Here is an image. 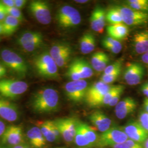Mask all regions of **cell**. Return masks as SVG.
I'll return each instance as SVG.
<instances>
[{
  "label": "cell",
  "instance_id": "cell-1",
  "mask_svg": "<svg viewBox=\"0 0 148 148\" xmlns=\"http://www.w3.org/2000/svg\"><path fill=\"white\" fill-rule=\"evenodd\" d=\"M30 107L37 114H48L55 112L59 108V95L53 88L44 87L37 90L30 99Z\"/></svg>",
  "mask_w": 148,
  "mask_h": 148
},
{
  "label": "cell",
  "instance_id": "cell-2",
  "mask_svg": "<svg viewBox=\"0 0 148 148\" xmlns=\"http://www.w3.org/2000/svg\"><path fill=\"white\" fill-rule=\"evenodd\" d=\"M33 64L40 76L48 79L58 78V67L49 52H44L35 57Z\"/></svg>",
  "mask_w": 148,
  "mask_h": 148
},
{
  "label": "cell",
  "instance_id": "cell-3",
  "mask_svg": "<svg viewBox=\"0 0 148 148\" xmlns=\"http://www.w3.org/2000/svg\"><path fill=\"white\" fill-rule=\"evenodd\" d=\"M1 60L7 68L20 77L27 76L28 66L24 59L9 48H4L1 52Z\"/></svg>",
  "mask_w": 148,
  "mask_h": 148
},
{
  "label": "cell",
  "instance_id": "cell-4",
  "mask_svg": "<svg viewBox=\"0 0 148 148\" xmlns=\"http://www.w3.org/2000/svg\"><path fill=\"white\" fill-rule=\"evenodd\" d=\"M28 87L27 82L21 79H1L0 95L7 99L13 100L26 92Z\"/></svg>",
  "mask_w": 148,
  "mask_h": 148
},
{
  "label": "cell",
  "instance_id": "cell-5",
  "mask_svg": "<svg viewBox=\"0 0 148 148\" xmlns=\"http://www.w3.org/2000/svg\"><path fill=\"white\" fill-rule=\"evenodd\" d=\"M128 139L123 128L112 126L99 136L96 148L112 147L116 144L125 142Z\"/></svg>",
  "mask_w": 148,
  "mask_h": 148
},
{
  "label": "cell",
  "instance_id": "cell-6",
  "mask_svg": "<svg viewBox=\"0 0 148 148\" xmlns=\"http://www.w3.org/2000/svg\"><path fill=\"white\" fill-rule=\"evenodd\" d=\"M111 86L99 81L88 86L85 99L87 104L92 108L101 106V102Z\"/></svg>",
  "mask_w": 148,
  "mask_h": 148
},
{
  "label": "cell",
  "instance_id": "cell-7",
  "mask_svg": "<svg viewBox=\"0 0 148 148\" xmlns=\"http://www.w3.org/2000/svg\"><path fill=\"white\" fill-rule=\"evenodd\" d=\"M16 42L25 52L32 53L42 46L43 37L40 32L27 31L19 36Z\"/></svg>",
  "mask_w": 148,
  "mask_h": 148
},
{
  "label": "cell",
  "instance_id": "cell-8",
  "mask_svg": "<svg viewBox=\"0 0 148 148\" xmlns=\"http://www.w3.org/2000/svg\"><path fill=\"white\" fill-rule=\"evenodd\" d=\"M121 14L123 23L127 26H142L148 23V13L136 11L126 6H115Z\"/></svg>",
  "mask_w": 148,
  "mask_h": 148
},
{
  "label": "cell",
  "instance_id": "cell-9",
  "mask_svg": "<svg viewBox=\"0 0 148 148\" xmlns=\"http://www.w3.org/2000/svg\"><path fill=\"white\" fill-rule=\"evenodd\" d=\"M28 8L32 16L39 23L48 25L52 21L50 6L45 1L33 0L29 2Z\"/></svg>",
  "mask_w": 148,
  "mask_h": 148
},
{
  "label": "cell",
  "instance_id": "cell-10",
  "mask_svg": "<svg viewBox=\"0 0 148 148\" xmlns=\"http://www.w3.org/2000/svg\"><path fill=\"white\" fill-rule=\"evenodd\" d=\"M88 88L85 79H80L66 83L64 86V92L69 101L77 103L85 100Z\"/></svg>",
  "mask_w": 148,
  "mask_h": 148
},
{
  "label": "cell",
  "instance_id": "cell-11",
  "mask_svg": "<svg viewBox=\"0 0 148 148\" xmlns=\"http://www.w3.org/2000/svg\"><path fill=\"white\" fill-rule=\"evenodd\" d=\"M77 120L74 118H61L58 119L54 122L58 128L61 137L64 140L68 143L74 141L76 133Z\"/></svg>",
  "mask_w": 148,
  "mask_h": 148
},
{
  "label": "cell",
  "instance_id": "cell-12",
  "mask_svg": "<svg viewBox=\"0 0 148 148\" xmlns=\"http://www.w3.org/2000/svg\"><path fill=\"white\" fill-rule=\"evenodd\" d=\"M145 75V69L141 64H128L123 73V78L127 85L136 86L140 83Z\"/></svg>",
  "mask_w": 148,
  "mask_h": 148
},
{
  "label": "cell",
  "instance_id": "cell-13",
  "mask_svg": "<svg viewBox=\"0 0 148 148\" xmlns=\"http://www.w3.org/2000/svg\"><path fill=\"white\" fill-rule=\"evenodd\" d=\"M128 139L143 144L148 138V132L140 125L138 121L131 120L122 127Z\"/></svg>",
  "mask_w": 148,
  "mask_h": 148
},
{
  "label": "cell",
  "instance_id": "cell-14",
  "mask_svg": "<svg viewBox=\"0 0 148 148\" xmlns=\"http://www.w3.org/2000/svg\"><path fill=\"white\" fill-rule=\"evenodd\" d=\"M19 115L18 106L0 95V117L7 121L13 122L19 119Z\"/></svg>",
  "mask_w": 148,
  "mask_h": 148
},
{
  "label": "cell",
  "instance_id": "cell-15",
  "mask_svg": "<svg viewBox=\"0 0 148 148\" xmlns=\"http://www.w3.org/2000/svg\"><path fill=\"white\" fill-rule=\"evenodd\" d=\"M1 142L3 144L15 147L21 144L23 140V129L21 126L11 125L6 127L2 134Z\"/></svg>",
  "mask_w": 148,
  "mask_h": 148
},
{
  "label": "cell",
  "instance_id": "cell-16",
  "mask_svg": "<svg viewBox=\"0 0 148 148\" xmlns=\"http://www.w3.org/2000/svg\"><path fill=\"white\" fill-rule=\"evenodd\" d=\"M137 107V101L132 97H126L119 101L115 106V113L119 119H124L132 114Z\"/></svg>",
  "mask_w": 148,
  "mask_h": 148
},
{
  "label": "cell",
  "instance_id": "cell-17",
  "mask_svg": "<svg viewBox=\"0 0 148 148\" xmlns=\"http://www.w3.org/2000/svg\"><path fill=\"white\" fill-rule=\"evenodd\" d=\"M106 14L105 10L101 6H96L90 16V25L92 29L97 32L101 34L106 27Z\"/></svg>",
  "mask_w": 148,
  "mask_h": 148
},
{
  "label": "cell",
  "instance_id": "cell-18",
  "mask_svg": "<svg viewBox=\"0 0 148 148\" xmlns=\"http://www.w3.org/2000/svg\"><path fill=\"white\" fill-rule=\"evenodd\" d=\"M88 119L93 126L101 133L106 132L111 127V119L101 111L93 112L89 116Z\"/></svg>",
  "mask_w": 148,
  "mask_h": 148
},
{
  "label": "cell",
  "instance_id": "cell-19",
  "mask_svg": "<svg viewBox=\"0 0 148 148\" xmlns=\"http://www.w3.org/2000/svg\"><path fill=\"white\" fill-rule=\"evenodd\" d=\"M133 47L138 54L143 55L148 51V30L136 32L133 38Z\"/></svg>",
  "mask_w": 148,
  "mask_h": 148
},
{
  "label": "cell",
  "instance_id": "cell-20",
  "mask_svg": "<svg viewBox=\"0 0 148 148\" xmlns=\"http://www.w3.org/2000/svg\"><path fill=\"white\" fill-rule=\"evenodd\" d=\"M27 137L31 147L34 148H43L46 145V139L40 128L33 127L27 132Z\"/></svg>",
  "mask_w": 148,
  "mask_h": 148
},
{
  "label": "cell",
  "instance_id": "cell-21",
  "mask_svg": "<svg viewBox=\"0 0 148 148\" xmlns=\"http://www.w3.org/2000/svg\"><path fill=\"white\" fill-rule=\"evenodd\" d=\"M106 31L109 36L120 41L127 37L130 32V29L126 24L121 23L108 26L106 28Z\"/></svg>",
  "mask_w": 148,
  "mask_h": 148
},
{
  "label": "cell",
  "instance_id": "cell-22",
  "mask_svg": "<svg viewBox=\"0 0 148 148\" xmlns=\"http://www.w3.org/2000/svg\"><path fill=\"white\" fill-rule=\"evenodd\" d=\"M95 47V36L91 32L84 34L79 40V48L81 53L87 54L92 52Z\"/></svg>",
  "mask_w": 148,
  "mask_h": 148
},
{
  "label": "cell",
  "instance_id": "cell-23",
  "mask_svg": "<svg viewBox=\"0 0 148 148\" xmlns=\"http://www.w3.org/2000/svg\"><path fill=\"white\" fill-rule=\"evenodd\" d=\"M82 79L91 77L93 75V70L91 65L82 58L75 59L74 60Z\"/></svg>",
  "mask_w": 148,
  "mask_h": 148
},
{
  "label": "cell",
  "instance_id": "cell-24",
  "mask_svg": "<svg viewBox=\"0 0 148 148\" xmlns=\"http://www.w3.org/2000/svg\"><path fill=\"white\" fill-rule=\"evenodd\" d=\"M77 125L85 134L86 137L88 140L93 147H96L99 136L95 132V131L87 124L82 122L77 121Z\"/></svg>",
  "mask_w": 148,
  "mask_h": 148
},
{
  "label": "cell",
  "instance_id": "cell-25",
  "mask_svg": "<svg viewBox=\"0 0 148 148\" xmlns=\"http://www.w3.org/2000/svg\"><path fill=\"white\" fill-rule=\"evenodd\" d=\"M21 21L11 16H7L2 22L3 27V34L6 36H10L13 34L20 25Z\"/></svg>",
  "mask_w": 148,
  "mask_h": 148
},
{
  "label": "cell",
  "instance_id": "cell-26",
  "mask_svg": "<svg viewBox=\"0 0 148 148\" xmlns=\"http://www.w3.org/2000/svg\"><path fill=\"white\" fill-rule=\"evenodd\" d=\"M72 51L69 44L65 42H58L54 44L49 50V54L55 60L64 53Z\"/></svg>",
  "mask_w": 148,
  "mask_h": 148
},
{
  "label": "cell",
  "instance_id": "cell-27",
  "mask_svg": "<svg viewBox=\"0 0 148 148\" xmlns=\"http://www.w3.org/2000/svg\"><path fill=\"white\" fill-rule=\"evenodd\" d=\"M53 120H47L40 124V129L46 140L49 142L57 141L52 130Z\"/></svg>",
  "mask_w": 148,
  "mask_h": 148
},
{
  "label": "cell",
  "instance_id": "cell-28",
  "mask_svg": "<svg viewBox=\"0 0 148 148\" xmlns=\"http://www.w3.org/2000/svg\"><path fill=\"white\" fill-rule=\"evenodd\" d=\"M76 11V8L71 5H65L61 7L56 14V20L58 25L67 19Z\"/></svg>",
  "mask_w": 148,
  "mask_h": 148
},
{
  "label": "cell",
  "instance_id": "cell-29",
  "mask_svg": "<svg viewBox=\"0 0 148 148\" xmlns=\"http://www.w3.org/2000/svg\"><path fill=\"white\" fill-rule=\"evenodd\" d=\"M106 19L110 25L123 23L121 14L115 6L106 12Z\"/></svg>",
  "mask_w": 148,
  "mask_h": 148
},
{
  "label": "cell",
  "instance_id": "cell-30",
  "mask_svg": "<svg viewBox=\"0 0 148 148\" xmlns=\"http://www.w3.org/2000/svg\"><path fill=\"white\" fill-rule=\"evenodd\" d=\"M74 142L75 144L80 148H93L77 125L76 127V133L74 139Z\"/></svg>",
  "mask_w": 148,
  "mask_h": 148
},
{
  "label": "cell",
  "instance_id": "cell-31",
  "mask_svg": "<svg viewBox=\"0 0 148 148\" xmlns=\"http://www.w3.org/2000/svg\"><path fill=\"white\" fill-rule=\"evenodd\" d=\"M81 21V16L79 11H76L74 14L59 25L61 27L67 29L79 25Z\"/></svg>",
  "mask_w": 148,
  "mask_h": 148
},
{
  "label": "cell",
  "instance_id": "cell-32",
  "mask_svg": "<svg viewBox=\"0 0 148 148\" xmlns=\"http://www.w3.org/2000/svg\"><path fill=\"white\" fill-rule=\"evenodd\" d=\"M126 4L133 10L148 13V0H129Z\"/></svg>",
  "mask_w": 148,
  "mask_h": 148
},
{
  "label": "cell",
  "instance_id": "cell-33",
  "mask_svg": "<svg viewBox=\"0 0 148 148\" xmlns=\"http://www.w3.org/2000/svg\"><path fill=\"white\" fill-rule=\"evenodd\" d=\"M66 76L69 79H70L71 81H75L82 79L74 61L70 64L69 68L66 72Z\"/></svg>",
  "mask_w": 148,
  "mask_h": 148
},
{
  "label": "cell",
  "instance_id": "cell-34",
  "mask_svg": "<svg viewBox=\"0 0 148 148\" xmlns=\"http://www.w3.org/2000/svg\"><path fill=\"white\" fill-rule=\"evenodd\" d=\"M111 148H143V144L137 143L131 139H127L123 143L112 146Z\"/></svg>",
  "mask_w": 148,
  "mask_h": 148
},
{
  "label": "cell",
  "instance_id": "cell-35",
  "mask_svg": "<svg viewBox=\"0 0 148 148\" xmlns=\"http://www.w3.org/2000/svg\"><path fill=\"white\" fill-rule=\"evenodd\" d=\"M122 70H118L116 72L110 74H103L101 77V81L106 84L110 85L116 80L121 73Z\"/></svg>",
  "mask_w": 148,
  "mask_h": 148
},
{
  "label": "cell",
  "instance_id": "cell-36",
  "mask_svg": "<svg viewBox=\"0 0 148 148\" xmlns=\"http://www.w3.org/2000/svg\"><path fill=\"white\" fill-rule=\"evenodd\" d=\"M105 54L106 53L103 52H97L92 54L90 58V65L93 69L96 70Z\"/></svg>",
  "mask_w": 148,
  "mask_h": 148
},
{
  "label": "cell",
  "instance_id": "cell-37",
  "mask_svg": "<svg viewBox=\"0 0 148 148\" xmlns=\"http://www.w3.org/2000/svg\"><path fill=\"white\" fill-rule=\"evenodd\" d=\"M5 9L7 15L15 18L16 19H18L21 22L24 21V16L23 13L21 12V10L18 9L16 7L10 8L5 7Z\"/></svg>",
  "mask_w": 148,
  "mask_h": 148
},
{
  "label": "cell",
  "instance_id": "cell-38",
  "mask_svg": "<svg viewBox=\"0 0 148 148\" xmlns=\"http://www.w3.org/2000/svg\"><path fill=\"white\" fill-rule=\"evenodd\" d=\"M71 53L72 51L67 52L54 60L58 68H63L66 65V64L69 63Z\"/></svg>",
  "mask_w": 148,
  "mask_h": 148
},
{
  "label": "cell",
  "instance_id": "cell-39",
  "mask_svg": "<svg viewBox=\"0 0 148 148\" xmlns=\"http://www.w3.org/2000/svg\"><path fill=\"white\" fill-rule=\"evenodd\" d=\"M125 89V86H123L122 85H119L118 89L117 90L116 93L113 96L110 103L108 105L109 106H116L117 104L120 101L121 96L122 95V93H123Z\"/></svg>",
  "mask_w": 148,
  "mask_h": 148
},
{
  "label": "cell",
  "instance_id": "cell-40",
  "mask_svg": "<svg viewBox=\"0 0 148 148\" xmlns=\"http://www.w3.org/2000/svg\"><path fill=\"white\" fill-rule=\"evenodd\" d=\"M122 60H118L112 64L108 65L104 71L103 74H110L116 72L118 70H122Z\"/></svg>",
  "mask_w": 148,
  "mask_h": 148
},
{
  "label": "cell",
  "instance_id": "cell-41",
  "mask_svg": "<svg viewBox=\"0 0 148 148\" xmlns=\"http://www.w3.org/2000/svg\"><path fill=\"white\" fill-rule=\"evenodd\" d=\"M138 122L143 128L148 132V113L145 111H142L139 115Z\"/></svg>",
  "mask_w": 148,
  "mask_h": 148
},
{
  "label": "cell",
  "instance_id": "cell-42",
  "mask_svg": "<svg viewBox=\"0 0 148 148\" xmlns=\"http://www.w3.org/2000/svg\"><path fill=\"white\" fill-rule=\"evenodd\" d=\"M109 61H110L109 57L106 53L105 56H104L103 58L101 61V63L99 64V65H98V66L97 67L95 71H98V72L104 71V70L106 68V67L108 66V64L109 63Z\"/></svg>",
  "mask_w": 148,
  "mask_h": 148
},
{
  "label": "cell",
  "instance_id": "cell-43",
  "mask_svg": "<svg viewBox=\"0 0 148 148\" xmlns=\"http://www.w3.org/2000/svg\"><path fill=\"white\" fill-rule=\"evenodd\" d=\"M102 43L111 44V45H113L116 46L117 47L121 49L122 47L121 43L120 42V41L116 40L110 36H106V37H104L101 41V44Z\"/></svg>",
  "mask_w": 148,
  "mask_h": 148
},
{
  "label": "cell",
  "instance_id": "cell-44",
  "mask_svg": "<svg viewBox=\"0 0 148 148\" xmlns=\"http://www.w3.org/2000/svg\"><path fill=\"white\" fill-rule=\"evenodd\" d=\"M102 45L106 49L110 51L111 53L114 54H118L120 53L121 51V49L117 47L116 46L111 45V44H107V43H102Z\"/></svg>",
  "mask_w": 148,
  "mask_h": 148
},
{
  "label": "cell",
  "instance_id": "cell-45",
  "mask_svg": "<svg viewBox=\"0 0 148 148\" xmlns=\"http://www.w3.org/2000/svg\"><path fill=\"white\" fill-rule=\"evenodd\" d=\"M7 16L5 7L0 2V22H3Z\"/></svg>",
  "mask_w": 148,
  "mask_h": 148
},
{
  "label": "cell",
  "instance_id": "cell-46",
  "mask_svg": "<svg viewBox=\"0 0 148 148\" xmlns=\"http://www.w3.org/2000/svg\"><path fill=\"white\" fill-rule=\"evenodd\" d=\"M27 2L26 0H14V7L21 10L27 4Z\"/></svg>",
  "mask_w": 148,
  "mask_h": 148
},
{
  "label": "cell",
  "instance_id": "cell-47",
  "mask_svg": "<svg viewBox=\"0 0 148 148\" xmlns=\"http://www.w3.org/2000/svg\"><path fill=\"white\" fill-rule=\"evenodd\" d=\"M0 2L5 7L10 8L14 7V0H1Z\"/></svg>",
  "mask_w": 148,
  "mask_h": 148
},
{
  "label": "cell",
  "instance_id": "cell-48",
  "mask_svg": "<svg viewBox=\"0 0 148 148\" xmlns=\"http://www.w3.org/2000/svg\"><path fill=\"white\" fill-rule=\"evenodd\" d=\"M6 127L5 122L0 119V137H2V134L5 132Z\"/></svg>",
  "mask_w": 148,
  "mask_h": 148
},
{
  "label": "cell",
  "instance_id": "cell-49",
  "mask_svg": "<svg viewBox=\"0 0 148 148\" xmlns=\"http://www.w3.org/2000/svg\"><path fill=\"white\" fill-rule=\"evenodd\" d=\"M141 60L143 63L148 65V51L147 52L143 54V55H142Z\"/></svg>",
  "mask_w": 148,
  "mask_h": 148
},
{
  "label": "cell",
  "instance_id": "cell-50",
  "mask_svg": "<svg viewBox=\"0 0 148 148\" xmlns=\"http://www.w3.org/2000/svg\"><path fill=\"white\" fill-rule=\"evenodd\" d=\"M7 73V70L5 66L0 64V77L4 76Z\"/></svg>",
  "mask_w": 148,
  "mask_h": 148
},
{
  "label": "cell",
  "instance_id": "cell-51",
  "mask_svg": "<svg viewBox=\"0 0 148 148\" xmlns=\"http://www.w3.org/2000/svg\"><path fill=\"white\" fill-rule=\"evenodd\" d=\"M143 108L144 109V111L148 113V98H144L143 101Z\"/></svg>",
  "mask_w": 148,
  "mask_h": 148
},
{
  "label": "cell",
  "instance_id": "cell-52",
  "mask_svg": "<svg viewBox=\"0 0 148 148\" xmlns=\"http://www.w3.org/2000/svg\"><path fill=\"white\" fill-rule=\"evenodd\" d=\"M140 90H141L142 92L143 93V95L146 96V98H148V88L142 85L141 86Z\"/></svg>",
  "mask_w": 148,
  "mask_h": 148
},
{
  "label": "cell",
  "instance_id": "cell-53",
  "mask_svg": "<svg viewBox=\"0 0 148 148\" xmlns=\"http://www.w3.org/2000/svg\"><path fill=\"white\" fill-rule=\"evenodd\" d=\"M3 34V27L2 22H0V35Z\"/></svg>",
  "mask_w": 148,
  "mask_h": 148
},
{
  "label": "cell",
  "instance_id": "cell-54",
  "mask_svg": "<svg viewBox=\"0 0 148 148\" xmlns=\"http://www.w3.org/2000/svg\"><path fill=\"white\" fill-rule=\"evenodd\" d=\"M143 148H148V138L143 143Z\"/></svg>",
  "mask_w": 148,
  "mask_h": 148
},
{
  "label": "cell",
  "instance_id": "cell-55",
  "mask_svg": "<svg viewBox=\"0 0 148 148\" xmlns=\"http://www.w3.org/2000/svg\"><path fill=\"white\" fill-rule=\"evenodd\" d=\"M76 3H87V2H88V1H87V0H82V1H81V0H79V1H75Z\"/></svg>",
  "mask_w": 148,
  "mask_h": 148
},
{
  "label": "cell",
  "instance_id": "cell-56",
  "mask_svg": "<svg viewBox=\"0 0 148 148\" xmlns=\"http://www.w3.org/2000/svg\"><path fill=\"white\" fill-rule=\"evenodd\" d=\"M13 148H24V144H19L15 147H13Z\"/></svg>",
  "mask_w": 148,
  "mask_h": 148
},
{
  "label": "cell",
  "instance_id": "cell-57",
  "mask_svg": "<svg viewBox=\"0 0 148 148\" xmlns=\"http://www.w3.org/2000/svg\"><path fill=\"white\" fill-rule=\"evenodd\" d=\"M24 148H32V147H30V145L28 144H24Z\"/></svg>",
  "mask_w": 148,
  "mask_h": 148
},
{
  "label": "cell",
  "instance_id": "cell-58",
  "mask_svg": "<svg viewBox=\"0 0 148 148\" xmlns=\"http://www.w3.org/2000/svg\"><path fill=\"white\" fill-rule=\"evenodd\" d=\"M143 85L144 86H145V87H146L148 88V82H145V84H144Z\"/></svg>",
  "mask_w": 148,
  "mask_h": 148
},
{
  "label": "cell",
  "instance_id": "cell-59",
  "mask_svg": "<svg viewBox=\"0 0 148 148\" xmlns=\"http://www.w3.org/2000/svg\"><path fill=\"white\" fill-rule=\"evenodd\" d=\"M0 148H5V147H0Z\"/></svg>",
  "mask_w": 148,
  "mask_h": 148
},
{
  "label": "cell",
  "instance_id": "cell-60",
  "mask_svg": "<svg viewBox=\"0 0 148 148\" xmlns=\"http://www.w3.org/2000/svg\"></svg>",
  "mask_w": 148,
  "mask_h": 148
},
{
  "label": "cell",
  "instance_id": "cell-61",
  "mask_svg": "<svg viewBox=\"0 0 148 148\" xmlns=\"http://www.w3.org/2000/svg\"></svg>",
  "mask_w": 148,
  "mask_h": 148
}]
</instances>
